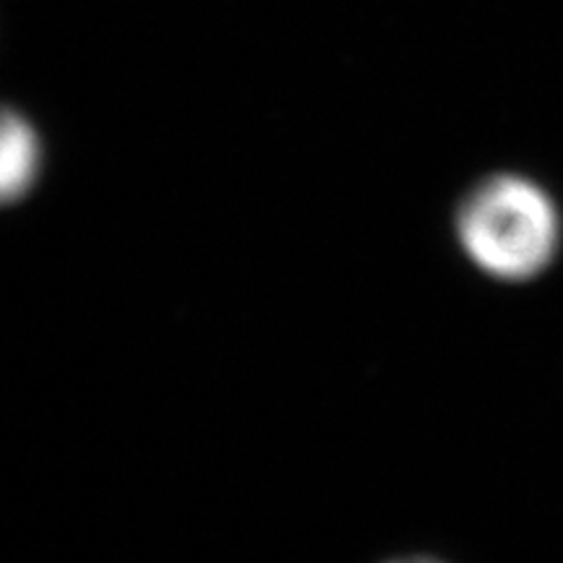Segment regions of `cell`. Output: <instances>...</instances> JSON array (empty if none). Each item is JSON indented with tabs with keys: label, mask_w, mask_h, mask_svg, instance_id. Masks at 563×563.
<instances>
[{
	"label": "cell",
	"mask_w": 563,
	"mask_h": 563,
	"mask_svg": "<svg viewBox=\"0 0 563 563\" xmlns=\"http://www.w3.org/2000/svg\"><path fill=\"white\" fill-rule=\"evenodd\" d=\"M456 232L462 249L483 272L522 282L551 264L561 222L543 188L519 175H496L462 201Z\"/></svg>",
	"instance_id": "cell-1"
},
{
	"label": "cell",
	"mask_w": 563,
	"mask_h": 563,
	"mask_svg": "<svg viewBox=\"0 0 563 563\" xmlns=\"http://www.w3.org/2000/svg\"><path fill=\"white\" fill-rule=\"evenodd\" d=\"M394 563H439V561H431V559H405V561H394Z\"/></svg>",
	"instance_id": "cell-3"
},
{
	"label": "cell",
	"mask_w": 563,
	"mask_h": 563,
	"mask_svg": "<svg viewBox=\"0 0 563 563\" xmlns=\"http://www.w3.org/2000/svg\"><path fill=\"white\" fill-rule=\"evenodd\" d=\"M42 170L37 131L21 112L0 104V207H11L32 191Z\"/></svg>",
	"instance_id": "cell-2"
}]
</instances>
